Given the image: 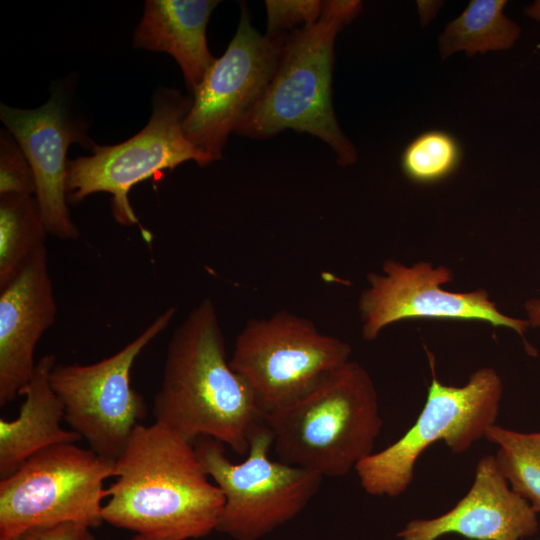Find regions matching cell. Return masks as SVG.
I'll use <instances>...</instances> for the list:
<instances>
[{
  "instance_id": "1",
  "label": "cell",
  "mask_w": 540,
  "mask_h": 540,
  "mask_svg": "<svg viewBox=\"0 0 540 540\" xmlns=\"http://www.w3.org/2000/svg\"><path fill=\"white\" fill-rule=\"evenodd\" d=\"M103 521L137 534L198 539L216 530L224 497L195 451L168 426L140 423L115 460Z\"/></svg>"
},
{
  "instance_id": "2",
  "label": "cell",
  "mask_w": 540,
  "mask_h": 540,
  "mask_svg": "<svg viewBox=\"0 0 540 540\" xmlns=\"http://www.w3.org/2000/svg\"><path fill=\"white\" fill-rule=\"evenodd\" d=\"M152 413L191 443L213 438L240 455L265 423L246 381L230 366L213 301L203 299L174 330Z\"/></svg>"
},
{
  "instance_id": "3",
  "label": "cell",
  "mask_w": 540,
  "mask_h": 540,
  "mask_svg": "<svg viewBox=\"0 0 540 540\" xmlns=\"http://www.w3.org/2000/svg\"><path fill=\"white\" fill-rule=\"evenodd\" d=\"M264 420L278 460L323 478L355 469L373 453L383 426L374 381L353 360Z\"/></svg>"
},
{
  "instance_id": "4",
  "label": "cell",
  "mask_w": 540,
  "mask_h": 540,
  "mask_svg": "<svg viewBox=\"0 0 540 540\" xmlns=\"http://www.w3.org/2000/svg\"><path fill=\"white\" fill-rule=\"evenodd\" d=\"M361 9L358 0L324 1L316 22L288 33L272 80L235 133L265 139L288 128L306 132L326 142L340 165L354 164L358 154L338 125L331 87L334 41Z\"/></svg>"
},
{
  "instance_id": "5",
  "label": "cell",
  "mask_w": 540,
  "mask_h": 540,
  "mask_svg": "<svg viewBox=\"0 0 540 540\" xmlns=\"http://www.w3.org/2000/svg\"><path fill=\"white\" fill-rule=\"evenodd\" d=\"M428 355L432 380L416 421L395 442L355 467L369 495L400 496L412 483L416 462L429 446L443 441L453 453H463L485 438L496 422L503 382L494 368L475 370L463 386L445 385L436 377L433 357Z\"/></svg>"
},
{
  "instance_id": "6",
  "label": "cell",
  "mask_w": 540,
  "mask_h": 540,
  "mask_svg": "<svg viewBox=\"0 0 540 540\" xmlns=\"http://www.w3.org/2000/svg\"><path fill=\"white\" fill-rule=\"evenodd\" d=\"M194 447L224 497L216 530L235 540H258L295 518L323 480L312 471L271 459L273 436L266 423L251 437L240 463L231 461L225 445L213 438H200Z\"/></svg>"
},
{
  "instance_id": "7",
  "label": "cell",
  "mask_w": 540,
  "mask_h": 540,
  "mask_svg": "<svg viewBox=\"0 0 540 540\" xmlns=\"http://www.w3.org/2000/svg\"><path fill=\"white\" fill-rule=\"evenodd\" d=\"M115 461L75 443L47 447L0 480V540L41 525L73 522L97 528L103 521L104 482Z\"/></svg>"
},
{
  "instance_id": "8",
  "label": "cell",
  "mask_w": 540,
  "mask_h": 540,
  "mask_svg": "<svg viewBox=\"0 0 540 540\" xmlns=\"http://www.w3.org/2000/svg\"><path fill=\"white\" fill-rule=\"evenodd\" d=\"M351 346L302 316L281 310L251 319L238 334L231 368L264 413L296 401L351 360Z\"/></svg>"
},
{
  "instance_id": "9",
  "label": "cell",
  "mask_w": 540,
  "mask_h": 540,
  "mask_svg": "<svg viewBox=\"0 0 540 540\" xmlns=\"http://www.w3.org/2000/svg\"><path fill=\"white\" fill-rule=\"evenodd\" d=\"M191 102L192 98L175 89L160 87L154 93L151 117L141 131L113 146L96 145L90 156L69 160L68 201L78 203L91 194L106 192L112 196L117 223L139 224L128 198L132 187L189 160L202 167L211 163L184 133Z\"/></svg>"
},
{
  "instance_id": "10",
  "label": "cell",
  "mask_w": 540,
  "mask_h": 540,
  "mask_svg": "<svg viewBox=\"0 0 540 540\" xmlns=\"http://www.w3.org/2000/svg\"><path fill=\"white\" fill-rule=\"evenodd\" d=\"M175 307L158 315L118 352L91 364H57L50 384L64 407V420L89 449L115 461L147 415L144 398L131 386L136 358L174 319Z\"/></svg>"
},
{
  "instance_id": "11",
  "label": "cell",
  "mask_w": 540,
  "mask_h": 540,
  "mask_svg": "<svg viewBox=\"0 0 540 540\" xmlns=\"http://www.w3.org/2000/svg\"><path fill=\"white\" fill-rule=\"evenodd\" d=\"M288 33L261 35L241 4L237 31L192 94L184 120L187 139L212 163L265 93L281 60Z\"/></svg>"
},
{
  "instance_id": "12",
  "label": "cell",
  "mask_w": 540,
  "mask_h": 540,
  "mask_svg": "<svg viewBox=\"0 0 540 540\" xmlns=\"http://www.w3.org/2000/svg\"><path fill=\"white\" fill-rule=\"evenodd\" d=\"M453 280V271L445 265L419 261L408 266L387 259L380 273L367 276L368 286L359 297L363 339L375 340L387 326L403 320L480 321L513 330L527 353H536L525 339L530 327L527 319L502 313L485 289L454 292L443 288Z\"/></svg>"
},
{
  "instance_id": "13",
  "label": "cell",
  "mask_w": 540,
  "mask_h": 540,
  "mask_svg": "<svg viewBox=\"0 0 540 540\" xmlns=\"http://www.w3.org/2000/svg\"><path fill=\"white\" fill-rule=\"evenodd\" d=\"M0 119L23 151L33 173L34 197L47 232L62 240H75L79 231L70 217L67 199V152L72 143L92 151L95 144L84 122L69 105L62 86L36 109L1 103Z\"/></svg>"
},
{
  "instance_id": "14",
  "label": "cell",
  "mask_w": 540,
  "mask_h": 540,
  "mask_svg": "<svg viewBox=\"0 0 540 540\" xmlns=\"http://www.w3.org/2000/svg\"><path fill=\"white\" fill-rule=\"evenodd\" d=\"M537 513L514 492L495 456L477 463L469 491L453 508L434 518H417L400 530V540H437L455 533L470 540H522L537 533Z\"/></svg>"
},
{
  "instance_id": "15",
  "label": "cell",
  "mask_w": 540,
  "mask_h": 540,
  "mask_svg": "<svg viewBox=\"0 0 540 540\" xmlns=\"http://www.w3.org/2000/svg\"><path fill=\"white\" fill-rule=\"evenodd\" d=\"M57 305L47 248L0 289V405L20 395L37 362L35 350L56 320Z\"/></svg>"
},
{
  "instance_id": "16",
  "label": "cell",
  "mask_w": 540,
  "mask_h": 540,
  "mask_svg": "<svg viewBox=\"0 0 540 540\" xmlns=\"http://www.w3.org/2000/svg\"><path fill=\"white\" fill-rule=\"evenodd\" d=\"M220 3L215 0H147L133 34V46L171 55L182 70L191 94L215 62L206 28Z\"/></svg>"
},
{
  "instance_id": "17",
  "label": "cell",
  "mask_w": 540,
  "mask_h": 540,
  "mask_svg": "<svg viewBox=\"0 0 540 540\" xmlns=\"http://www.w3.org/2000/svg\"><path fill=\"white\" fill-rule=\"evenodd\" d=\"M56 357L48 354L36 364L34 374L19 396L25 399L16 418L0 419V480L14 473L35 453L81 437L61 427L64 407L50 384Z\"/></svg>"
},
{
  "instance_id": "18",
  "label": "cell",
  "mask_w": 540,
  "mask_h": 540,
  "mask_svg": "<svg viewBox=\"0 0 540 540\" xmlns=\"http://www.w3.org/2000/svg\"><path fill=\"white\" fill-rule=\"evenodd\" d=\"M506 5V0H471L438 36L441 60L458 52L472 57L513 47L521 28L505 15Z\"/></svg>"
},
{
  "instance_id": "19",
  "label": "cell",
  "mask_w": 540,
  "mask_h": 540,
  "mask_svg": "<svg viewBox=\"0 0 540 540\" xmlns=\"http://www.w3.org/2000/svg\"><path fill=\"white\" fill-rule=\"evenodd\" d=\"M47 233L34 195H0V289L46 247Z\"/></svg>"
},
{
  "instance_id": "20",
  "label": "cell",
  "mask_w": 540,
  "mask_h": 540,
  "mask_svg": "<svg viewBox=\"0 0 540 540\" xmlns=\"http://www.w3.org/2000/svg\"><path fill=\"white\" fill-rule=\"evenodd\" d=\"M485 438L498 446L494 456L511 489L540 513V431L520 432L495 423Z\"/></svg>"
},
{
  "instance_id": "21",
  "label": "cell",
  "mask_w": 540,
  "mask_h": 540,
  "mask_svg": "<svg viewBox=\"0 0 540 540\" xmlns=\"http://www.w3.org/2000/svg\"><path fill=\"white\" fill-rule=\"evenodd\" d=\"M462 157L461 144L451 133L428 130L407 144L400 165L408 180L430 185L450 177L459 168Z\"/></svg>"
},
{
  "instance_id": "22",
  "label": "cell",
  "mask_w": 540,
  "mask_h": 540,
  "mask_svg": "<svg viewBox=\"0 0 540 540\" xmlns=\"http://www.w3.org/2000/svg\"><path fill=\"white\" fill-rule=\"evenodd\" d=\"M31 167L20 146L8 131L0 138V195H34Z\"/></svg>"
},
{
  "instance_id": "23",
  "label": "cell",
  "mask_w": 540,
  "mask_h": 540,
  "mask_svg": "<svg viewBox=\"0 0 540 540\" xmlns=\"http://www.w3.org/2000/svg\"><path fill=\"white\" fill-rule=\"evenodd\" d=\"M323 2L319 0H267L266 34L287 33V29L297 25H308L316 22L322 13Z\"/></svg>"
},
{
  "instance_id": "24",
  "label": "cell",
  "mask_w": 540,
  "mask_h": 540,
  "mask_svg": "<svg viewBox=\"0 0 540 540\" xmlns=\"http://www.w3.org/2000/svg\"><path fill=\"white\" fill-rule=\"evenodd\" d=\"M90 528L82 524L65 522L28 528L11 540H88Z\"/></svg>"
},
{
  "instance_id": "25",
  "label": "cell",
  "mask_w": 540,
  "mask_h": 540,
  "mask_svg": "<svg viewBox=\"0 0 540 540\" xmlns=\"http://www.w3.org/2000/svg\"><path fill=\"white\" fill-rule=\"evenodd\" d=\"M524 309L530 327H540V298H530L526 300Z\"/></svg>"
},
{
  "instance_id": "26",
  "label": "cell",
  "mask_w": 540,
  "mask_h": 540,
  "mask_svg": "<svg viewBox=\"0 0 540 540\" xmlns=\"http://www.w3.org/2000/svg\"><path fill=\"white\" fill-rule=\"evenodd\" d=\"M524 14L533 20L540 21V0H536L526 6Z\"/></svg>"
},
{
  "instance_id": "27",
  "label": "cell",
  "mask_w": 540,
  "mask_h": 540,
  "mask_svg": "<svg viewBox=\"0 0 540 540\" xmlns=\"http://www.w3.org/2000/svg\"><path fill=\"white\" fill-rule=\"evenodd\" d=\"M131 540H175V539L166 538V537H157V536L137 534Z\"/></svg>"
},
{
  "instance_id": "28",
  "label": "cell",
  "mask_w": 540,
  "mask_h": 540,
  "mask_svg": "<svg viewBox=\"0 0 540 540\" xmlns=\"http://www.w3.org/2000/svg\"><path fill=\"white\" fill-rule=\"evenodd\" d=\"M88 540H95L94 537L91 535Z\"/></svg>"
},
{
  "instance_id": "29",
  "label": "cell",
  "mask_w": 540,
  "mask_h": 540,
  "mask_svg": "<svg viewBox=\"0 0 540 540\" xmlns=\"http://www.w3.org/2000/svg\"><path fill=\"white\" fill-rule=\"evenodd\" d=\"M540 540V539H539Z\"/></svg>"
}]
</instances>
